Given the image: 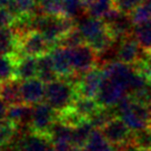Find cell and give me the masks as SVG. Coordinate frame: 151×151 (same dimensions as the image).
I'll use <instances>...</instances> for the list:
<instances>
[{
	"instance_id": "obj_21",
	"label": "cell",
	"mask_w": 151,
	"mask_h": 151,
	"mask_svg": "<svg viewBox=\"0 0 151 151\" xmlns=\"http://www.w3.org/2000/svg\"><path fill=\"white\" fill-rule=\"evenodd\" d=\"M45 83L51 82L58 79L59 77L57 75L55 67L52 63V59L50 53H46L43 56L38 57V77Z\"/></svg>"
},
{
	"instance_id": "obj_32",
	"label": "cell",
	"mask_w": 151,
	"mask_h": 151,
	"mask_svg": "<svg viewBox=\"0 0 151 151\" xmlns=\"http://www.w3.org/2000/svg\"><path fill=\"white\" fill-rule=\"evenodd\" d=\"M17 17L6 8H0V27H10L16 22Z\"/></svg>"
},
{
	"instance_id": "obj_37",
	"label": "cell",
	"mask_w": 151,
	"mask_h": 151,
	"mask_svg": "<svg viewBox=\"0 0 151 151\" xmlns=\"http://www.w3.org/2000/svg\"><path fill=\"white\" fill-rule=\"evenodd\" d=\"M75 151H90L87 147H80V148H75Z\"/></svg>"
},
{
	"instance_id": "obj_4",
	"label": "cell",
	"mask_w": 151,
	"mask_h": 151,
	"mask_svg": "<svg viewBox=\"0 0 151 151\" xmlns=\"http://www.w3.org/2000/svg\"><path fill=\"white\" fill-rule=\"evenodd\" d=\"M117 117L124 120L132 131H139L142 129L150 128V120L147 106L139 104L132 99L130 96L124 97L114 107Z\"/></svg>"
},
{
	"instance_id": "obj_33",
	"label": "cell",
	"mask_w": 151,
	"mask_h": 151,
	"mask_svg": "<svg viewBox=\"0 0 151 151\" xmlns=\"http://www.w3.org/2000/svg\"><path fill=\"white\" fill-rule=\"evenodd\" d=\"M9 104L0 98V124L7 120V112H8Z\"/></svg>"
},
{
	"instance_id": "obj_25",
	"label": "cell",
	"mask_w": 151,
	"mask_h": 151,
	"mask_svg": "<svg viewBox=\"0 0 151 151\" xmlns=\"http://www.w3.org/2000/svg\"><path fill=\"white\" fill-rule=\"evenodd\" d=\"M133 35L147 52L151 51V19L143 24L134 26Z\"/></svg>"
},
{
	"instance_id": "obj_36",
	"label": "cell",
	"mask_w": 151,
	"mask_h": 151,
	"mask_svg": "<svg viewBox=\"0 0 151 151\" xmlns=\"http://www.w3.org/2000/svg\"><path fill=\"white\" fill-rule=\"evenodd\" d=\"M147 109H148V113H149V120H150V128H151V101L147 104Z\"/></svg>"
},
{
	"instance_id": "obj_28",
	"label": "cell",
	"mask_w": 151,
	"mask_h": 151,
	"mask_svg": "<svg viewBox=\"0 0 151 151\" xmlns=\"http://www.w3.org/2000/svg\"><path fill=\"white\" fill-rule=\"evenodd\" d=\"M16 58L0 53V81L14 78Z\"/></svg>"
},
{
	"instance_id": "obj_7",
	"label": "cell",
	"mask_w": 151,
	"mask_h": 151,
	"mask_svg": "<svg viewBox=\"0 0 151 151\" xmlns=\"http://www.w3.org/2000/svg\"><path fill=\"white\" fill-rule=\"evenodd\" d=\"M52 48L53 47L39 31L30 30L19 39L18 56H31L38 58L49 53Z\"/></svg>"
},
{
	"instance_id": "obj_29",
	"label": "cell",
	"mask_w": 151,
	"mask_h": 151,
	"mask_svg": "<svg viewBox=\"0 0 151 151\" xmlns=\"http://www.w3.org/2000/svg\"><path fill=\"white\" fill-rule=\"evenodd\" d=\"M82 43H86L85 39H83V36H82V33L80 32V30L76 27L75 29H72L71 31H69V32L67 33L66 36L59 41L58 45H59V46H62V47L73 49V48L82 45ZM58 45H57V46H58Z\"/></svg>"
},
{
	"instance_id": "obj_38",
	"label": "cell",
	"mask_w": 151,
	"mask_h": 151,
	"mask_svg": "<svg viewBox=\"0 0 151 151\" xmlns=\"http://www.w3.org/2000/svg\"><path fill=\"white\" fill-rule=\"evenodd\" d=\"M2 149H4V146H2V143L0 142V151H2Z\"/></svg>"
},
{
	"instance_id": "obj_39",
	"label": "cell",
	"mask_w": 151,
	"mask_h": 151,
	"mask_svg": "<svg viewBox=\"0 0 151 151\" xmlns=\"http://www.w3.org/2000/svg\"><path fill=\"white\" fill-rule=\"evenodd\" d=\"M143 151H151V149H150V150H143Z\"/></svg>"
},
{
	"instance_id": "obj_12",
	"label": "cell",
	"mask_w": 151,
	"mask_h": 151,
	"mask_svg": "<svg viewBox=\"0 0 151 151\" xmlns=\"http://www.w3.org/2000/svg\"><path fill=\"white\" fill-rule=\"evenodd\" d=\"M102 78H104V70L100 67H94L93 69L86 72L85 75L81 76L79 81L76 85L78 96L97 98L102 82Z\"/></svg>"
},
{
	"instance_id": "obj_26",
	"label": "cell",
	"mask_w": 151,
	"mask_h": 151,
	"mask_svg": "<svg viewBox=\"0 0 151 151\" xmlns=\"http://www.w3.org/2000/svg\"><path fill=\"white\" fill-rule=\"evenodd\" d=\"M62 14L73 19H79L87 14L83 0H63Z\"/></svg>"
},
{
	"instance_id": "obj_35",
	"label": "cell",
	"mask_w": 151,
	"mask_h": 151,
	"mask_svg": "<svg viewBox=\"0 0 151 151\" xmlns=\"http://www.w3.org/2000/svg\"><path fill=\"white\" fill-rule=\"evenodd\" d=\"M141 4L143 6H145L147 9H148L151 12V0H143Z\"/></svg>"
},
{
	"instance_id": "obj_9",
	"label": "cell",
	"mask_w": 151,
	"mask_h": 151,
	"mask_svg": "<svg viewBox=\"0 0 151 151\" xmlns=\"http://www.w3.org/2000/svg\"><path fill=\"white\" fill-rule=\"evenodd\" d=\"M71 61L73 76L81 77L94 67H98V53L88 43H82L71 49Z\"/></svg>"
},
{
	"instance_id": "obj_11",
	"label": "cell",
	"mask_w": 151,
	"mask_h": 151,
	"mask_svg": "<svg viewBox=\"0 0 151 151\" xmlns=\"http://www.w3.org/2000/svg\"><path fill=\"white\" fill-rule=\"evenodd\" d=\"M146 56L147 51L140 46L133 33L118 41V61L124 62L128 65H136L138 62L145 60Z\"/></svg>"
},
{
	"instance_id": "obj_17",
	"label": "cell",
	"mask_w": 151,
	"mask_h": 151,
	"mask_svg": "<svg viewBox=\"0 0 151 151\" xmlns=\"http://www.w3.org/2000/svg\"><path fill=\"white\" fill-rule=\"evenodd\" d=\"M38 77V58L31 56H21L17 58L14 65V78L20 81Z\"/></svg>"
},
{
	"instance_id": "obj_18",
	"label": "cell",
	"mask_w": 151,
	"mask_h": 151,
	"mask_svg": "<svg viewBox=\"0 0 151 151\" xmlns=\"http://www.w3.org/2000/svg\"><path fill=\"white\" fill-rule=\"evenodd\" d=\"M0 98L9 104H22L21 81L17 78L0 81Z\"/></svg>"
},
{
	"instance_id": "obj_13",
	"label": "cell",
	"mask_w": 151,
	"mask_h": 151,
	"mask_svg": "<svg viewBox=\"0 0 151 151\" xmlns=\"http://www.w3.org/2000/svg\"><path fill=\"white\" fill-rule=\"evenodd\" d=\"M49 53L58 77L66 78V79L71 78L73 76V68H72V61H71L70 48L62 47L58 45L52 48Z\"/></svg>"
},
{
	"instance_id": "obj_15",
	"label": "cell",
	"mask_w": 151,
	"mask_h": 151,
	"mask_svg": "<svg viewBox=\"0 0 151 151\" xmlns=\"http://www.w3.org/2000/svg\"><path fill=\"white\" fill-rule=\"evenodd\" d=\"M32 116V106L22 104H10L7 112V119L17 124L20 130H29Z\"/></svg>"
},
{
	"instance_id": "obj_5",
	"label": "cell",
	"mask_w": 151,
	"mask_h": 151,
	"mask_svg": "<svg viewBox=\"0 0 151 151\" xmlns=\"http://www.w3.org/2000/svg\"><path fill=\"white\" fill-rule=\"evenodd\" d=\"M12 146L14 151H53V141L49 134L32 130H20Z\"/></svg>"
},
{
	"instance_id": "obj_20",
	"label": "cell",
	"mask_w": 151,
	"mask_h": 151,
	"mask_svg": "<svg viewBox=\"0 0 151 151\" xmlns=\"http://www.w3.org/2000/svg\"><path fill=\"white\" fill-rule=\"evenodd\" d=\"M72 133H73V127L72 126H69L66 122L57 119L56 122L52 126L51 130H50V137L53 141V145H57V143H71Z\"/></svg>"
},
{
	"instance_id": "obj_22",
	"label": "cell",
	"mask_w": 151,
	"mask_h": 151,
	"mask_svg": "<svg viewBox=\"0 0 151 151\" xmlns=\"http://www.w3.org/2000/svg\"><path fill=\"white\" fill-rule=\"evenodd\" d=\"M86 147L90 151H118L117 147L113 146L104 136L100 129H93L89 137Z\"/></svg>"
},
{
	"instance_id": "obj_1",
	"label": "cell",
	"mask_w": 151,
	"mask_h": 151,
	"mask_svg": "<svg viewBox=\"0 0 151 151\" xmlns=\"http://www.w3.org/2000/svg\"><path fill=\"white\" fill-rule=\"evenodd\" d=\"M31 30H37L47 39L52 47L57 46L67 33L77 27L76 19L67 17L65 14L50 16L37 14L30 19Z\"/></svg>"
},
{
	"instance_id": "obj_30",
	"label": "cell",
	"mask_w": 151,
	"mask_h": 151,
	"mask_svg": "<svg viewBox=\"0 0 151 151\" xmlns=\"http://www.w3.org/2000/svg\"><path fill=\"white\" fill-rule=\"evenodd\" d=\"M133 141L141 150L151 149V128L133 131Z\"/></svg>"
},
{
	"instance_id": "obj_8",
	"label": "cell",
	"mask_w": 151,
	"mask_h": 151,
	"mask_svg": "<svg viewBox=\"0 0 151 151\" xmlns=\"http://www.w3.org/2000/svg\"><path fill=\"white\" fill-rule=\"evenodd\" d=\"M58 119V112L47 102H40L32 106V116L30 130L50 136L53 123Z\"/></svg>"
},
{
	"instance_id": "obj_3",
	"label": "cell",
	"mask_w": 151,
	"mask_h": 151,
	"mask_svg": "<svg viewBox=\"0 0 151 151\" xmlns=\"http://www.w3.org/2000/svg\"><path fill=\"white\" fill-rule=\"evenodd\" d=\"M77 96L78 92L76 85L70 79L58 78L46 83L45 100L58 113H61L71 108Z\"/></svg>"
},
{
	"instance_id": "obj_24",
	"label": "cell",
	"mask_w": 151,
	"mask_h": 151,
	"mask_svg": "<svg viewBox=\"0 0 151 151\" xmlns=\"http://www.w3.org/2000/svg\"><path fill=\"white\" fill-rule=\"evenodd\" d=\"M37 0H12L8 8V10L11 11L17 18L37 14Z\"/></svg>"
},
{
	"instance_id": "obj_14",
	"label": "cell",
	"mask_w": 151,
	"mask_h": 151,
	"mask_svg": "<svg viewBox=\"0 0 151 151\" xmlns=\"http://www.w3.org/2000/svg\"><path fill=\"white\" fill-rule=\"evenodd\" d=\"M21 96L24 104L35 106L42 102L46 96L45 82L39 78H32L21 81Z\"/></svg>"
},
{
	"instance_id": "obj_6",
	"label": "cell",
	"mask_w": 151,
	"mask_h": 151,
	"mask_svg": "<svg viewBox=\"0 0 151 151\" xmlns=\"http://www.w3.org/2000/svg\"><path fill=\"white\" fill-rule=\"evenodd\" d=\"M129 96L128 88L120 80L104 72L102 82L96 99L102 107H114L120 100Z\"/></svg>"
},
{
	"instance_id": "obj_31",
	"label": "cell",
	"mask_w": 151,
	"mask_h": 151,
	"mask_svg": "<svg viewBox=\"0 0 151 151\" xmlns=\"http://www.w3.org/2000/svg\"><path fill=\"white\" fill-rule=\"evenodd\" d=\"M143 0H114V7L121 12L130 14Z\"/></svg>"
},
{
	"instance_id": "obj_2",
	"label": "cell",
	"mask_w": 151,
	"mask_h": 151,
	"mask_svg": "<svg viewBox=\"0 0 151 151\" xmlns=\"http://www.w3.org/2000/svg\"><path fill=\"white\" fill-rule=\"evenodd\" d=\"M77 28L82 33L86 43H88L97 53L106 50L116 41L109 32L107 24L100 18L86 14L79 18Z\"/></svg>"
},
{
	"instance_id": "obj_27",
	"label": "cell",
	"mask_w": 151,
	"mask_h": 151,
	"mask_svg": "<svg viewBox=\"0 0 151 151\" xmlns=\"http://www.w3.org/2000/svg\"><path fill=\"white\" fill-rule=\"evenodd\" d=\"M62 1L63 0H37L39 14L60 16L62 14Z\"/></svg>"
},
{
	"instance_id": "obj_19",
	"label": "cell",
	"mask_w": 151,
	"mask_h": 151,
	"mask_svg": "<svg viewBox=\"0 0 151 151\" xmlns=\"http://www.w3.org/2000/svg\"><path fill=\"white\" fill-rule=\"evenodd\" d=\"M102 106L96 98H89L85 96H77L71 109L82 119H90Z\"/></svg>"
},
{
	"instance_id": "obj_34",
	"label": "cell",
	"mask_w": 151,
	"mask_h": 151,
	"mask_svg": "<svg viewBox=\"0 0 151 151\" xmlns=\"http://www.w3.org/2000/svg\"><path fill=\"white\" fill-rule=\"evenodd\" d=\"M53 151H75V147L71 143H57L53 147Z\"/></svg>"
},
{
	"instance_id": "obj_10",
	"label": "cell",
	"mask_w": 151,
	"mask_h": 151,
	"mask_svg": "<svg viewBox=\"0 0 151 151\" xmlns=\"http://www.w3.org/2000/svg\"><path fill=\"white\" fill-rule=\"evenodd\" d=\"M100 130L104 137L117 148L133 139V131L120 117H113Z\"/></svg>"
},
{
	"instance_id": "obj_23",
	"label": "cell",
	"mask_w": 151,
	"mask_h": 151,
	"mask_svg": "<svg viewBox=\"0 0 151 151\" xmlns=\"http://www.w3.org/2000/svg\"><path fill=\"white\" fill-rule=\"evenodd\" d=\"M94 128L91 122L88 120H85L80 122L78 126L73 127V133H72V146L75 148L86 147L87 142L89 140V137Z\"/></svg>"
},
{
	"instance_id": "obj_16",
	"label": "cell",
	"mask_w": 151,
	"mask_h": 151,
	"mask_svg": "<svg viewBox=\"0 0 151 151\" xmlns=\"http://www.w3.org/2000/svg\"><path fill=\"white\" fill-rule=\"evenodd\" d=\"M19 39L20 37L12 26L0 27V53L14 57L17 60L19 58Z\"/></svg>"
}]
</instances>
